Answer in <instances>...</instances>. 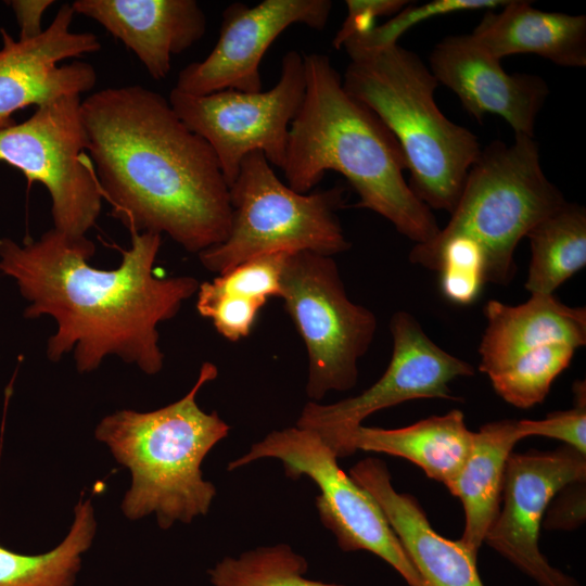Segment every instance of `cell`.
<instances>
[{
    "mask_svg": "<svg viewBox=\"0 0 586 586\" xmlns=\"http://www.w3.org/2000/svg\"><path fill=\"white\" fill-rule=\"evenodd\" d=\"M130 234L131 247L112 270L88 264L95 246L87 237L71 239L53 228L22 245L0 239V271L15 280L30 303L24 317L48 315L56 322L47 345L50 360L74 349L81 373L95 370L110 355L146 374L162 370L157 326L173 319L200 283L190 276L156 277L161 234Z\"/></svg>",
    "mask_w": 586,
    "mask_h": 586,
    "instance_id": "1",
    "label": "cell"
},
{
    "mask_svg": "<svg viewBox=\"0 0 586 586\" xmlns=\"http://www.w3.org/2000/svg\"><path fill=\"white\" fill-rule=\"evenodd\" d=\"M80 115L102 199L130 233H166L198 254L227 239L232 209L217 157L166 98L105 88L81 100Z\"/></svg>",
    "mask_w": 586,
    "mask_h": 586,
    "instance_id": "2",
    "label": "cell"
},
{
    "mask_svg": "<svg viewBox=\"0 0 586 586\" xmlns=\"http://www.w3.org/2000/svg\"><path fill=\"white\" fill-rule=\"evenodd\" d=\"M305 95L291 123L281 169L288 186L306 194L326 171L342 174L359 196L355 207L370 209L419 243L440 227L405 180L407 163L384 123L348 94L326 54H304Z\"/></svg>",
    "mask_w": 586,
    "mask_h": 586,
    "instance_id": "3",
    "label": "cell"
},
{
    "mask_svg": "<svg viewBox=\"0 0 586 586\" xmlns=\"http://www.w3.org/2000/svg\"><path fill=\"white\" fill-rule=\"evenodd\" d=\"M343 47L349 56L343 88L395 137L415 194L431 209L450 214L482 151L477 137L441 112L434 98L438 81L418 54L398 43Z\"/></svg>",
    "mask_w": 586,
    "mask_h": 586,
    "instance_id": "4",
    "label": "cell"
},
{
    "mask_svg": "<svg viewBox=\"0 0 586 586\" xmlns=\"http://www.w3.org/2000/svg\"><path fill=\"white\" fill-rule=\"evenodd\" d=\"M217 374V367L205 361L179 400L149 412L119 410L98 424L97 438L131 472L122 504L129 519L155 513L166 530L208 512L216 488L203 479L201 463L230 428L216 411H203L196 396Z\"/></svg>",
    "mask_w": 586,
    "mask_h": 586,
    "instance_id": "5",
    "label": "cell"
},
{
    "mask_svg": "<svg viewBox=\"0 0 586 586\" xmlns=\"http://www.w3.org/2000/svg\"><path fill=\"white\" fill-rule=\"evenodd\" d=\"M565 202L543 171L538 143L514 135L511 144L493 141L481 151L448 224L426 243L473 240L484 255L485 283L506 285L515 275L520 240Z\"/></svg>",
    "mask_w": 586,
    "mask_h": 586,
    "instance_id": "6",
    "label": "cell"
},
{
    "mask_svg": "<svg viewBox=\"0 0 586 586\" xmlns=\"http://www.w3.org/2000/svg\"><path fill=\"white\" fill-rule=\"evenodd\" d=\"M346 189L302 194L283 183L263 152L246 155L229 187L232 209L227 239L199 253L217 275L252 257L273 252H314L334 256L351 247L339 209Z\"/></svg>",
    "mask_w": 586,
    "mask_h": 586,
    "instance_id": "7",
    "label": "cell"
},
{
    "mask_svg": "<svg viewBox=\"0 0 586 586\" xmlns=\"http://www.w3.org/2000/svg\"><path fill=\"white\" fill-rule=\"evenodd\" d=\"M279 297L307 351L310 402L354 387L358 361L374 339L377 318L348 297L334 258L307 251L289 253Z\"/></svg>",
    "mask_w": 586,
    "mask_h": 586,
    "instance_id": "8",
    "label": "cell"
},
{
    "mask_svg": "<svg viewBox=\"0 0 586 586\" xmlns=\"http://www.w3.org/2000/svg\"><path fill=\"white\" fill-rule=\"evenodd\" d=\"M272 458L291 479L309 477L318 487L316 507L323 525L344 551H369L392 566L408 586H423L375 499L337 464V457L314 431L291 426L272 431L232 460L228 470Z\"/></svg>",
    "mask_w": 586,
    "mask_h": 586,
    "instance_id": "9",
    "label": "cell"
},
{
    "mask_svg": "<svg viewBox=\"0 0 586 586\" xmlns=\"http://www.w3.org/2000/svg\"><path fill=\"white\" fill-rule=\"evenodd\" d=\"M80 95L37 106L21 124L0 130V163L15 167L28 186L40 182L52 201L54 229L86 237L100 215L102 195L86 151Z\"/></svg>",
    "mask_w": 586,
    "mask_h": 586,
    "instance_id": "10",
    "label": "cell"
},
{
    "mask_svg": "<svg viewBox=\"0 0 586 586\" xmlns=\"http://www.w3.org/2000/svg\"><path fill=\"white\" fill-rule=\"evenodd\" d=\"M305 87L304 54L290 50L282 58L278 82L267 91L226 89L194 95L174 88L168 102L184 125L209 144L230 187L250 153L263 152L270 165L282 167Z\"/></svg>",
    "mask_w": 586,
    "mask_h": 586,
    "instance_id": "11",
    "label": "cell"
},
{
    "mask_svg": "<svg viewBox=\"0 0 586 586\" xmlns=\"http://www.w3.org/2000/svg\"><path fill=\"white\" fill-rule=\"evenodd\" d=\"M392 357L382 377L357 396L322 405L307 403L296 426L316 432L340 458L347 436L372 413L419 398L456 399L449 383L474 368L435 344L418 320L396 311L390 321Z\"/></svg>",
    "mask_w": 586,
    "mask_h": 586,
    "instance_id": "12",
    "label": "cell"
},
{
    "mask_svg": "<svg viewBox=\"0 0 586 586\" xmlns=\"http://www.w3.org/2000/svg\"><path fill=\"white\" fill-rule=\"evenodd\" d=\"M582 481H586V457L568 445L551 451H512L505 470L502 507L484 543L538 586H579L549 563L538 539L551 499L566 485Z\"/></svg>",
    "mask_w": 586,
    "mask_h": 586,
    "instance_id": "13",
    "label": "cell"
},
{
    "mask_svg": "<svg viewBox=\"0 0 586 586\" xmlns=\"http://www.w3.org/2000/svg\"><path fill=\"white\" fill-rule=\"evenodd\" d=\"M331 10L330 0H264L253 7L231 3L222 12L217 43L203 61L179 72L175 88L194 95L226 89L262 91L259 65L271 43L294 24L322 30Z\"/></svg>",
    "mask_w": 586,
    "mask_h": 586,
    "instance_id": "14",
    "label": "cell"
},
{
    "mask_svg": "<svg viewBox=\"0 0 586 586\" xmlns=\"http://www.w3.org/2000/svg\"><path fill=\"white\" fill-rule=\"evenodd\" d=\"M74 15L72 4H62L48 28L31 39L15 40L0 29V130L16 124L12 115L20 110L80 95L95 86L97 73L90 63L59 65L101 49L94 34L71 31Z\"/></svg>",
    "mask_w": 586,
    "mask_h": 586,
    "instance_id": "15",
    "label": "cell"
},
{
    "mask_svg": "<svg viewBox=\"0 0 586 586\" xmlns=\"http://www.w3.org/2000/svg\"><path fill=\"white\" fill-rule=\"evenodd\" d=\"M429 67L438 85L454 91L475 119L496 114L514 135L534 136L536 117L549 94L540 76L507 73L471 35L442 39L431 52Z\"/></svg>",
    "mask_w": 586,
    "mask_h": 586,
    "instance_id": "16",
    "label": "cell"
},
{
    "mask_svg": "<svg viewBox=\"0 0 586 586\" xmlns=\"http://www.w3.org/2000/svg\"><path fill=\"white\" fill-rule=\"evenodd\" d=\"M349 475L375 499L423 586H484L477 552L460 539L440 535L418 500L394 488L384 461L366 458L349 470Z\"/></svg>",
    "mask_w": 586,
    "mask_h": 586,
    "instance_id": "17",
    "label": "cell"
},
{
    "mask_svg": "<svg viewBox=\"0 0 586 586\" xmlns=\"http://www.w3.org/2000/svg\"><path fill=\"white\" fill-rule=\"evenodd\" d=\"M72 8L120 40L156 80L168 75L171 56L191 48L207 28L194 0H76Z\"/></svg>",
    "mask_w": 586,
    "mask_h": 586,
    "instance_id": "18",
    "label": "cell"
},
{
    "mask_svg": "<svg viewBox=\"0 0 586 586\" xmlns=\"http://www.w3.org/2000/svg\"><path fill=\"white\" fill-rule=\"evenodd\" d=\"M484 315L479 369L488 377L538 346L565 343L578 348L586 344V309L568 306L553 294H531L517 306L491 300Z\"/></svg>",
    "mask_w": 586,
    "mask_h": 586,
    "instance_id": "19",
    "label": "cell"
},
{
    "mask_svg": "<svg viewBox=\"0 0 586 586\" xmlns=\"http://www.w3.org/2000/svg\"><path fill=\"white\" fill-rule=\"evenodd\" d=\"M495 59L533 53L564 67L586 66V16L535 9L508 0L487 10L470 34Z\"/></svg>",
    "mask_w": 586,
    "mask_h": 586,
    "instance_id": "20",
    "label": "cell"
},
{
    "mask_svg": "<svg viewBox=\"0 0 586 586\" xmlns=\"http://www.w3.org/2000/svg\"><path fill=\"white\" fill-rule=\"evenodd\" d=\"M473 434L466 425L463 412L458 409L399 429L360 425L345 440L340 458L356 450L400 457L447 487L466 462Z\"/></svg>",
    "mask_w": 586,
    "mask_h": 586,
    "instance_id": "21",
    "label": "cell"
},
{
    "mask_svg": "<svg viewBox=\"0 0 586 586\" xmlns=\"http://www.w3.org/2000/svg\"><path fill=\"white\" fill-rule=\"evenodd\" d=\"M522 440L517 420L489 422L473 434L470 453L458 475L447 486L464 510V530L460 540L479 553L495 521L502 492L508 457Z\"/></svg>",
    "mask_w": 586,
    "mask_h": 586,
    "instance_id": "22",
    "label": "cell"
},
{
    "mask_svg": "<svg viewBox=\"0 0 586 586\" xmlns=\"http://www.w3.org/2000/svg\"><path fill=\"white\" fill-rule=\"evenodd\" d=\"M531 245L525 289L531 294H553L586 265V211L565 202L526 234Z\"/></svg>",
    "mask_w": 586,
    "mask_h": 586,
    "instance_id": "23",
    "label": "cell"
},
{
    "mask_svg": "<svg viewBox=\"0 0 586 586\" xmlns=\"http://www.w3.org/2000/svg\"><path fill=\"white\" fill-rule=\"evenodd\" d=\"M95 527L90 500L79 501L69 533L52 550L23 555L0 545V586H73Z\"/></svg>",
    "mask_w": 586,
    "mask_h": 586,
    "instance_id": "24",
    "label": "cell"
},
{
    "mask_svg": "<svg viewBox=\"0 0 586 586\" xmlns=\"http://www.w3.org/2000/svg\"><path fill=\"white\" fill-rule=\"evenodd\" d=\"M306 559L289 545L260 546L225 557L208 571L213 586H344L307 577Z\"/></svg>",
    "mask_w": 586,
    "mask_h": 586,
    "instance_id": "25",
    "label": "cell"
},
{
    "mask_svg": "<svg viewBox=\"0 0 586 586\" xmlns=\"http://www.w3.org/2000/svg\"><path fill=\"white\" fill-rule=\"evenodd\" d=\"M575 351L565 343L542 345L488 378L505 402L527 409L544 402L552 382L568 368Z\"/></svg>",
    "mask_w": 586,
    "mask_h": 586,
    "instance_id": "26",
    "label": "cell"
},
{
    "mask_svg": "<svg viewBox=\"0 0 586 586\" xmlns=\"http://www.w3.org/2000/svg\"><path fill=\"white\" fill-rule=\"evenodd\" d=\"M506 3L507 0H433L423 4L408 3L388 22L353 35L345 42L368 49L396 44L403 34L423 21L462 11L495 10Z\"/></svg>",
    "mask_w": 586,
    "mask_h": 586,
    "instance_id": "27",
    "label": "cell"
},
{
    "mask_svg": "<svg viewBox=\"0 0 586 586\" xmlns=\"http://www.w3.org/2000/svg\"><path fill=\"white\" fill-rule=\"evenodd\" d=\"M199 314L212 320L217 332L230 342L250 335L265 303L219 290L213 281L200 283L196 292Z\"/></svg>",
    "mask_w": 586,
    "mask_h": 586,
    "instance_id": "28",
    "label": "cell"
},
{
    "mask_svg": "<svg viewBox=\"0 0 586 586\" xmlns=\"http://www.w3.org/2000/svg\"><path fill=\"white\" fill-rule=\"evenodd\" d=\"M290 252H273L246 259L212 281L221 291L267 303L279 297L281 277Z\"/></svg>",
    "mask_w": 586,
    "mask_h": 586,
    "instance_id": "29",
    "label": "cell"
},
{
    "mask_svg": "<svg viewBox=\"0 0 586 586\" xmlns=\"http://www.w3.org/2000/svg\"><path fill=\"white\" fill-rule=\"evenodd\" d=\"M574 407L555 411L540 420H517L522 438L545 436L560 440L565 445L586 455V388L584 381L573 386Z\"/></svg>",
    "mask_w": 586,
    "mask_h": 586,
    "instance_id": "30",
    "label": "cell"
},
{
    "mask_svg": "<svg viewBox=\"0 0 586 586\" xmlns=\"http://www.w3.org/2000/svg\"><path fill=\"white\" fill-rule=\"evenodd\" d=\"M408 3L406 0H346L347 16L333 38V47L341 49L353 35L373 28L377 17L395 15Z\"/></svg>",
    "mask_w": 586,
    "mask_h": 586,
    "instance_id": "31",
    "label": "cell"
},
{
    "mask_svg": "<svg viewBox=\"0 0 586 586\" xmlns=\"http://www.w3.org/2000/svg\"><path fill=\"white\" fill-rule=\"evenodd\" d=\"M585 481L566 485L551 499L542 523L548 530H575L585 522Z\"/></svg>",
    "mask_w": 586,
    "mask_h": 586,
    "instance_id": "32",
    "label": "cell"
},
{
    "mask_svg": "<svg viewBox=\"0 0 586 586\" xmlns=\"http://www.w3.org/2000/svg\"><path fill=\"white\" fill-rule=\"evenodd\" d=\"M438 271L442 293L458 305L473 303L485 283L483 276L475 271L453 267H443Z\"/></svg>",
    "mask_w": 586,
    "mask_h": 586,
    "instance_id": "33",
    "label": "cell"
},
{
    "mask_svg": "<svg viewBox=\"0 0 586 586\" xmlns=\"http://www.w3.org/2000/svg\"><path fill=\"white\" fill-rule=\"evenodd\" d=\"M20 26V39H31L42 34L41 21L53 0H14L9 2Z\"/></svg>",
    "mask_w": 586,
    "mask_h": 586,
    "instance_id": "34",
    "label": "cell"
}]
</instances>
